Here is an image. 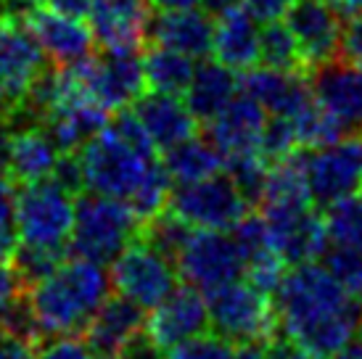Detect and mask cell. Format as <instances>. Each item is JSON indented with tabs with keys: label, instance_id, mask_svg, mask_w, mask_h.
Returning <instances> with one entry per match:
<instances>
[{
	"label": "cell",
	"instance_id": "43",
	"mask_svg": "<svg viewBox=\"0 0 362 359\" xmlns=\"http://www.w3.org/2000/svg\"><path fill=\"white\" fill-rule=\"evenodd\" d=\"M264 351H267V359H328L322 354H315V351L304 349L302 343H296L293 339H288L286 333H275L267 343H264Z\"/></svg>",
	"mask_w": 362,
	"mask_h": 359
},
{
	"label": "cell",
	"instance_id": "18",
	"mask_svg": "<svg viewBox=\"0 0 362 359\" xmlns=\"http://www.w3.org/2000/svg\"><path fill=\"white\" fill-rule=\"evenodd\" d=\"M88 19L106 50H141L148 42L151 0H93Z\"/></svg>",
	"mask_w": 362,
	"mask_h": 359
},
{
	"label": "cell",
	"instance_id": "51",
	"mask_svg": "<svg viewBox=\"0 0 362 359\" xmlns=\"http://www.w3.org/2000/svg\"><path fill=\"white\" fill-rule=\"evenodd\" d=\"M151 6L159 11H185V8H196L199 0H151Z\"/></svg>",
	"mask_w": 362,
	"mask_h": 359
},
{
	"label": "cell",
	"instance_id": "49",
	"mask_svg": "<svg viewBox=\"0 0 362 359\" xmlns=\"http://www.w3.org/2000/svg\"><path fill=\"white\" fill-rule=\"evenodd\" d=\"M11 135L6 122H0V175L8 177V164H11Z\"/></svg>",
	"mask_w": 362,
	"mask_h": 359
},
{
	"label": "cell",
	"instance_id": "31",
	"mask_svg": "<svg viewBox=\"0 0 362 359\" xmlns=\"http://www.w3.org/2000/svg\"><path fill=\"white\" fill-rule=\"evenodd\" d=\"M322 220L331 243L362 246V193H346L322 206Z\"/></svg>",
	"mask_w": 362,
	"mask_h": 359
},
{
	"label": "cell",
	"instance_id": "13",
	"mask_svg": "<svg viewBox=\"0 0 362 359\" xmlns=\"http://www.w3.org/2000/svg\"><path fill=\"white\" fill-rule=\"evenodd\" d=\"M286 27L296 37L307 71L339 56L344 21L333 0H291Z\"/></svg>",
	"mask_w": 362,
	"mask_h": 359
},
{
	"label": "cell",
	"instance_id": "15",
	"mask_svg": "<svg viewBox=\"0 0 362 359\" xmlns=\"http://www.w3.org/2000/svg\"><path fill=\"white\" fill-rule=\"evenodd\" d=\"M45 64L48 56L24 21L0 19V98L19 103Z\"/></svg>",
	"mask_w": 362,
	"mask_h": 359
},
{
	"label": "cell",
	"instance_id": "26",
	"mask_svg": "<svg viewBox=\"0 0 362 359\" xmlns=\"http://www.w3.org/2000/svg\"><path fill=\"white\" fill-rule=\"evenodd\" d=\"M238 93V77L235 69L225 66L220 61H204L202 66H196L191 82L185 88V106L199 122L214 119Z\"/></svg>",
	"mask_w": 362,
	"mask_h": 359
},
{
	"label": "cell",
	"instance_id": "14",
	"mask_svg": "<svg viewBox=\"0 0 362 359\" xmlns=\"http://www.w3.org/2000/svg\"><path fill=\"white\" fill-rule=\"evenodd\" d=\"M206 330H209L206 296L191 283L177 286L167 299L153 307L151 317L146 319V333L161 349H172L193 336H202Z\"/></svg>",
	"mask_w": 362,
	"mask_h": 359
},
{
	"label": "cell",
	"instance_id": "48",
	"mask_svg": "<svg viewBox=\"0 0 362 359\" xmlns=\"http://www.w3.org/2000/svg\"><path fill=\"white\" fill-rule=\"evenodd\" d=\"M199 6H202L204 13H209L211 19H220L228 11L241 8V0H199Z\"/></svg>",
	"mask_w": 362,
	"mask_h": 359
},
{
	"label": "cell",
	"instance_id": "38",
	"mask_svg": "<svg viewBox=\"0 0 362 359\" xmlns=\"http://www.w3.org/2000/svg\"><path fill=\"white\" fill-rule=\"evenodd\" d=\"M233 357V343L225 341L222 336L211 333H202L193 339L182 341L177 346L167 349V359H230Z\"/></svg>",
	"mask_w": 362,
	"mask_h": 359
},
{
	"label": "cell",
	"instance_id": "42",
	"mask_svg": "<svg viewBox=\"0 0 362 359\" xmlns=\"http://www.w3.org/2000/svg\"><path fill=\"white\" fill-rule=\"evenodd\" d=\"M339 59L349 61L362 69V11L349 13V21L341 30V42H339Z\"/></svg>",
	"mask_w": 362,
	"mask_h": 359
},
{
	"label": "cell",
	"instance_id": "11",
	"mask_svg": "<svg viewBox=\"0 0 362 359\" xmlns=\"http://www.w3.org/2000/svg\"><path fill=\"white\" fill-rule=\"evenodd\" d=\"M307 185L312 204L325 206L362 188V135H346L320 148H307Z\"/></svg>",
	"mask_w": 362,
	"mask_h": 359
},
{
	"label": "cell",
	"instance_id": "2",
	"mask_svg": "<svg viewBox=\"0 0 362 359\" xmlns=\"http://www.w3.org/2000/svg\"><path fill=\"white\" fill-rule=\"evenodd\" d=\"M111 272L101 261L69 257L61 267L27 290L42 339L82 336L93 314L111 296Z\"/></svg>",
	"mask_w": 362,
	"mask_h": 359
},
{
	"label": "cell",
	"instance_id": "55",
	"mask_svg": "<svg viewBox=\"0 0 362 359\" xmlns=\"http://www.w3.org/2000/svg\"><path fill=\"white\" fill-rule=\"evenodd\" d=\"M357 336H360V341H362V304H360V322H357Z\"/></svg>",
	"mask_w": 362,
	"mask_h": 359
},
{
	"label": "cell",
	"instance_id": "46",
	"mask_svg": "<svg viewBox=\"0 0 362 359\" xmlns=\"http://www.w3.org/2000/svg\"><path fill=\"white\" fill-rule=\"evenodd\" d=\"M0 359H35V346L8 333H0Z\"/></svg>",
	"mask_w": 362,
	"mask_h": 359
},
{
	"label": "cell",
	"instance_id": "19",
	"mask_svg": "<svg viewBox=\"0 0 362 359\" xmlns=\"http://www.w3.org/2000/svg\"><path fill=\"white\" fill-rule=\"evenodd\" d=\"M238 88L243 95H249L259 103L264 111L278 114V117H299L304 109L315 103L310 80L304 71H281L272 66H257L243 71L238 80Z\"/></svg>",
	"mask_w": 362,
	"mask_h": 359
},
{
	"label": "cell",
	"instance_id": "28",
	"mask_svg": "<svg viewBox=\"0 0 362 359\" xmlns=\"http://www.w3.org/2000/svg\"><path fill=\"white\" fill-rule=\"evenodd\" d=\"M196 64L191 56H185L180 50L164 48V45H153L146 56H143V74H146V88L156 90V93H172V95H182L188 82H191Z\"/></svg>",
	"mask_w": 362,
	"mask_h": 359
},
{
	"label": "cell",
	"instance_id": "10",
	"mask_svg": "<svg viewBox=\"0 0 362 359\" xmlns=\"http://www.w3.org/2000/svg\"><path fill=\"white\" fill-rule=\"evenodd\" d=\"M262 217L272 249L291 267L317 261L331 246L325 220L312 209V204H262Z\"/></svg>",
	"mask_w": 362,
	"mask_h": 359
},
{
	"label": "cell",
	"instance_id": "29",
	"mask_svg": "<svg viewBox=\"0 0 362 359\" xmlns=\"http://www.w3.org/2000/svg\"><path fill=\"white\" fill-rule=\"evenodd\" d=\"M191 233H193V228L188 222L182 220V217H177L170 206H164L159 214H153L151 220L143 222L138 238L146 240L148 246H153V249L159 251V254H164L167 259L177 261L182 246L191 238Z\"/></svg>",
	"mask_w": 362,
	"mask_h": 359
},
{
	"label": "cell",
	"instance_id": "1",
	"mask_svg": "<svg viewBox=\"0 0 362 359\" xmlns=\"http://www.w3.org/2000/svg\"><path fill=\"white\" fill-rule=\"evenodd\" d=\"M272 304L283 333L315 354L333 357L357 336L360 301L322 264L304 261L286 269Z\"/></svg>",
	"mask_w": 362,
	"mask_h": 359
},
{
	"label": "cell",
	"instance_id": "4",
	"mask_svg": "<svg viewBox=\"0 0 362 359\" xmlns=\"http://www.w3.org/2000/svg\"><path fill=\"white\" fill-rule=\"evenodd\" d=\"M80 161L85 172V188L93 193L130 201L151 175L153 167L159 164V156L130 146L106 124L80 151Z\"/></svg>",
	"mask_w": 362,
	"mask_h": 359
},
{
	"label": "cell",
	"instance_id": "39",
	"mask_svg": "<svg viewBox=\"0 0 362 359\" xmlns=\"http://www.w3.org/2000/svg\"><path fill=\"white\" fill-rule=\"evenodd\" d=\"M13 214H16V185L6 175H0V259H11L19 243Z\"/></svg>",
	"mask_w": 362,
	"mask_h": 359
},
{
	"label": "cell",
	"instance_id": "50",
	"mask_svg": "<svg viewBox=\"0 0 362 359\" xmlns=\"http://www.w3.org/2000/svg\"><path fill=\"white\" fill-rule=\"evenodd\" d=\"M230 359H267L264 343H238Z\"/></svg>",
	"mask_w": 362,
	"mask_h": 359
},
{
	"label": "cell",
	"instance_id": "9",
	"mask_svg": "<svg viewBox=\"0 0 362 359\" xmlns=\"http://www.w3.org/2000/svg\"><path fill=\"white\" fill-rule=\"evenodd\" d=\"M177 275L199 290H214L243 275V254L228 230L193 228L175 261Z\"/></svg>",
	"mask_w": 362,
	"mask_h": 359
},
{
	"label": "cell",
	"instance_id": "45",
	"mask_svg": "<svg viewBox=\"0 0 362 359\" xmlns=\"http://www.w3.org/2000/svg\"><path fill=\"white\" fill-rule=\"evenodd\" d=\"M241 6L259 24H267V21H278L286 16V11L291 6V0H241Z\"/></svg>",
	"mask_w": 362,
	"mask_h": 359
},
{
	"label": "cell",
	"instance_id": "32",
	"mask_svg": "<svg viewBox=\"0 0 362 359\" xmlns=\"http://www.w3.org/2000/svg\"><path fill=\"white\" fill-rule=\"evenodd\" d=\"M66 259V251L59 249H42V246H32V243H16V249L11 254V267L19 278V286L30 290L37 286L40 280L53 275L61 267V261Z\"/></svg>",
	"mask_w": 362,
	"mask_h": 359
},
{
	"label": "cell",
	"instance_id": "12",
	"mask_svg": "<svg viewBox=\"0 0 362 359\" xmlns=\"http://www.w3.org/2000/svg\"><path fill=\"white\" fill-rule=\"evenodd\" d=\"M312 95L344 135L362 132V69L344 59H331L307 71Z\"/></svg>",
	"mask_w": 362,
	"mask_h": 359
},
{
	"label": "cell",
	"instance_id": "3",
	"mask_svg": "<svg viewBox=\"0 0 362 359\" xmlns=\"http://www.w3.org/2000/svg\"><path fill=\"white\" fill-rule=\"evenodd\" d=\"M141 217L127 201L82 190L74 196V228L69 238V254L93 261H114L124 246L141 233Z\"/></svg>",
	"mask_w": 362,
	"mask_h": 359
},
{
	"label": "cell",
	"instance_id": "20",
	"mask_svg": "<svg viewBox=\"0 0 362 359\" xmlns=\"http://www.w3.org/2000/svg\"><path fill=\"white\" fill-rule=\"evenodd\" d=\"M267 111L249 95H235L225 109L206 122V140L222 153V159L259 151L262 127Z\"/></svg>",
	"mask_w": 362,
	"mask_h": 359
},
{
	"label": "cell",
	"instance_id": "22",
	"mask_svg": "<svg viewBox=\"0 0 362 359\" xmlns=\"http://www.w3.org/2000/svg\"><path fill=\"white\" fill-rule=\"evenodd\" d=\"M132 111L141 119L143 130L148 132V138L153 140L156 151L172 148L199 132V119L185 106V100L172 93H156V90H151L148 95L143 93L135 100Z\"/></svg>",
	"mask_w": 362,
	"mask_h": 359
},
{
	"label": "cell",
	"instance_id": "34",
	"mask_svg": "<svg viewBox=\"0 0 362 359\" xmlns=\"http://www.w3.org/2000/svg\"><path fill=\"white\" fill-rule=\"evenodd\" d=\"M322 267L331 272L336 283L349 296L362 299V246H339L333 243L320 257Z\"/></svg>",
	"mask_w": 362,
	"mask_h": 359
},
{
	"label": "cell",
	"instance_id": "53",
	"mask_svg": "<svg viewBox=\"0 0 362 359\" xmlns=\"http://www.w3.org/2000/svg\"><path fill=\"white\" fill-rule=\"evenodd\" d=\"M336 3V8L341 11V13H357L362 11V0H333Z\"/></svg>",
	"mask_w": 362,
	"mask_h": 359
},
{
	"label": "cell",
	"instance_id": "5",
	"mask_svg": "<svg viewBox=\"0 0 362 359\" xmlns=\"http://www.w3.org/2000/svg\"><path fill=\"white\" fill-rule=\"evenodd\" d=\"M206 307H209V328L230 341L233 346L238 343H267V341L281 333V319L272 304V296L262 293L246 283V280H233L220 288L206 290Z\"/></svg>",
	"mask_w": 362,
	"mask_h": 359
},
{
	"label": "cell",
	"instance_id": "6",
	"mask_svg": "<svg viewBox=\"0 0 362 359\" xmlns=\"http://www.w3.org/2000/svg\"><path fill=\"white\" fill-rule=\"evenodd\" d=\"M16 235L21 243L59 249L69 254L74 228V196L51 177L16 190Z\"/></svg>",
	"mask_w": 362,
	"mask_h": 359
},
{
	"label": "cell",
	"instance_id": "21",
	"mask_svg": "<svg viewBox=\"0 0 362 359\" xmlns=\"http://www.w3.org/2000/svg\"><path fill=\"white\" fill-rule=\"evenodd\" d=\"M146 319H148L146 310L127 296H122V293L109 296L93 314L88 328L82 330V341L88 343V349L93 354L117 357L127 341L135 339L141 330H146Z\"/></svg>",
	"mask_w": 362,
	"mask_h": 359
},
{
	"label": "cell",
	"instance_id": "16",
	"mask_svg": "<svg viewBox=\"0 0 362 359\" xmlns=\"http://www.w3.org/2000/svg\"><path fill=\"white\" fill-rule=\"evenodd\" d=\"M109 122V109H103L90 95L71 90L64 77V98L42 119V130L51 135L59 153H80Z\"/></svg>",
	"mask_w": 362,
	"mask_h": 359
},
{
	"label": "cell",
	"instance_id": "36",
	"mask_svg": "<svg viewBox=\"0 0 362 359\" xmlns=\"http://www.w3.org/2000/svg\"><path fill=\"white\" fill-rule=\"evenodd\" d=\"M299 146V135H296V127L288 117H278L272 114V119L264 122L262 127V138H259V153L270 161H281L286 156H291Z\"/></svg>",
	"mask_w": 362,
	"mask_h": 359
},
{
	"label": "cell",
	"instance_id": "41",
	"mask_svg": "<svg viewBox=\"0 0 362 359\" xmlns=\"http://www.w3.org/2000/svg\"><path fill=\"white\" fill-rule=\"evenodd\" d=\"M51 180L59 182L61 188L71 193V196H80L82 190H88L85 188V172H82L80 153H64V156H59Z\"/></svg>",
	"mask_w": 362,
	"mask_h": 359
},
{
	"label": "cell",
	"instance_id": "52",
	"mask_svg": "<svg viewBox=\"0 0 362 359\" xmlns=\"http://www.w3.org/2000/svg\"><path fill=\"white\" fill-rule=\"evenodd\" d=\"M333 359H362V341H349L339 354H333Z\"/></svg>",
	"mask_w": 362,
	"mask_h": 359
},
{
	"label": "cell",
	"instance_id": "25",
	"mask_svg": "<svg viewBox=\"0 0 362 359\" xmlns=\"http://www.w3.org/2000/svg\"><path fill=\"white\" fill-rule=\"evenodd\" d=\"M56 161H59V148L51 135L42 130V124L21 127L11 135L8 180L16 188L48 180L53 175Z\"/></svg>",
	"mask_w": 362,
	"mask_h": 359
},
{
	"label": "cell",
	"instance_id": "44",
	"mask_svg": "<svg viewBox=\"0 0 362 359\" xmlns=\"http://www.w3.org/2000/svg\"><path fill=\"white\" fill-rule=\"evenodd\" d=\"M117 357L119 359H167V349H161L146 330H141L135 339H130L124 343V349H122Z\"/></svg>",
	"mask_w": 362,
	"mask_h": 359
},
{
	"label": "cell",
	"instance_id": "40",
	"mask_svg": "<svg viewBox=\"0 0 362 359\" xmlns=\"http://www.w3.org/2000/svg\"><path fill=\"white\" fill-rule=\"evenodd\" d=\"M35 359H93V351L77 336H51L35 346Z\"/></svg>",
	"mask_w": 362,
	"mask_h": 359
},
{
	"label": "cell",
	"instance_id": "33",
	"mask_svg": "<svg viewBox=\"0 0 362 359\" xmlns=\"http://www.w3.org/2000/svg\"><path fill=\"white\" fill-rule=\"evenodd\" d=\"M222 170L235 182V188L241 190V196L246 199V204L252 209L257 204H262V193H264V180H267L270 161L264 159L259 151L222 159Z\"/></svg>",
	"mask_w": 362,
	"mask_h": 359
},
{
	"label": "cell",
	"instance_id": "56",
	"mask_svg": "<svg viewBox=\"0 0 362 359\" xmlns=\"http://www.w3.org/2000/svg\"><path fill=\"white\" fill-rule=\"evenodd\" d=\"M93 359H119V357H103V354H93Z\"/></svg>",
	"mask_w": 362,
	"mask_h": 359
},
{
	"label": "cell",
	"instance_id": "8",
	"mask_svg": "<svg viewBox=\"0 0 362 359\" xmlns=\"http://www.w3.org/2000/svg\"><path fill=\"white\" fill-rule=\"evenodd\" d=\"M177 267L164 254L148 246L146 240L135 238L130 246L119 251L111 267V283L122 296L135 301L148 312L177 288Z\"/></svg>",
	"mask_w": 362,
	"mask_h": 359
},
{
	"label": "cell",
	"instance_id": "47",
	"mask_svg": "<svg viewBox=\"0 0 362 359\" xmlns=\"http://www.w3.org/2000/svg\"><path fill=\"white\" fill-rule=\"evenodd\" d=\"M48 8L59 11V13H66V16H77V19H85L90 13V3L93 0H42Z\"/></svg>",
	"mask_w": 362,
	"mask_h": 359
},
{
	"label": "cell",
	"instance_id": "37",
	"mask_svg": "<svg viewBox=\"0 0 362 359\" xmlns=\"http://www.w3.org/2000/svg\"><path fill=\"white\" fill-rule=\"evenodd\" d=\"M230 235H233V240L238 243V249H241L243 264H246V259H252V257H257L262 251L272 249L270 233H267V225H264V217H262V214L246 211L241 220L230 228Z\"/></svg>",
	"mask_w": 362,
	"mask_h": 359
},
{
	"label": "cell",
	"instance_id": "24",
	"mask_svg": "<svg viewBox=\"0 0 362 359\" xmlns=\"http://www.w3.org/2000/svg\"><path fill=\"white\" fill-rule=\"evenodd\" d=\"M259 21L243 6L228 11L214 27V59L235 71L252 69L254 64H259Z\"/></svg>",
	"mask_w": 362,
	"mask_h": 359
},
{
	"label": "cell",
	"instance_id": "27",
	"mask_svg": "<svg viewBox=\"0 0 362 359\" xmlns=\"http://www.w3.org/2000/svg\"><path fill=\"white\" fill-rule=\"evenodd\" d=\"M164 170L170 172L172 182H196L222 172V153L206 138H188L164 151Z\"/></svg>",
	"mask_w": 362,
	"mask_h": 359
},
{
	"label": "cell",
	"instance_id": "30",
	"mask_svg": "<svg viewBox=\"0 0 362 359\" xmlns=\"http://www.w3.org/2000/svg\"><path fill=\"white\" fill-rule=\"evenodd\" d=\"M259 64L281 71H304L307 74L296 37L286 24H281V19L267 21L264 30L259 32Z\"/></svg>",
	"mask_w": 362,
	"mask_h": 359
},
{
	"label": "cell",
	"instance_id": "7",
	"mask_svg": "<svg viewBox=\"0 0 362 359\" xmlns=\"http://www.w3.org/2000/svg\"><path fill=\"white\" fill-rule=\"evenodd\" d=\"M167 206L191 228L206 230H230L246 211H252L241 190L225 172L196 182H180L177 188H172Z\"/></svg>",
	"mask_w": 362,
	"mask_h": 359
},
{
	"label": "cell",
	"instance_id": "17",
	"mask_svg": "<svg viewBox=\"0 0 362 359\" xmlns=\"http://www.w3.org/2000/svg\"><path fill=\"white\" fill-rule=\"evenodd\" d=\"M24 24L30 27L35 40L40 42L48 61H53L56 66H71V64H80L93 56L95 35L85 19L59 13L42 3V6L32 8Z\"/></svg>",
	"mask_w": 362,
	"mask_h": 359
},
{
	"label": "cell",
	"instance_id": "23",
	"mask_svg": "<svg viewBox=\"0 0 362 359\" xmlns=\"http://www.w3.org/2000/svg\"><path fill=\"white\" fill-rule=\"evenodd\" d=\"M148 40L153 45L180 50L191 59H204L211 53L214 40V24L211 16L204 11H161L159 16H151L148 24Z\"/></svg>",
	"mask_w": 362,
	"mask_h": 359
},
{
	"label": "cell",
	"instance_id": "54",
	"mask_svg": "<svg viewBox=\"0 0 362 359\" xmlns=\"http://www.w3.org/2000/svg\"><path fill=\"white\" fill-rule=\"evenodd\" d=\"M6 111H8V103H6V100L0 98V122L6 119Z\"/></svg>",
	"mask_w": 362,
	"mask_h": 359
},
{
	"label": "cell",
	"instance_id": "35",
	"mask_svg": "<svg viewBox=\"0 0 362 359\" xmlns=\"http://www.w3.org/2000/svg\"><path fill=\"white\" fill-rule=\"evenodd\" d=\"M286 259H283L281 254L275 249H267L252 257V259H246L243 264V275H246V283H252L254 288L262 290V293H267V296H275V290L281 288L283 283V275H286Z\"/></svg>",
	"mask_w": 362,
	"mask_h": 359
}]
</instances>
